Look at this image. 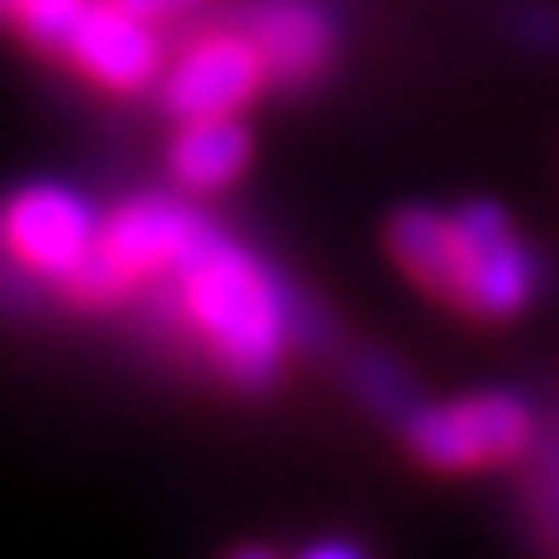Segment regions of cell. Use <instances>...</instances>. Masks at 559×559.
Masks as SVG:
<instances>
[{"label":"cell","instance_id":"10","mask_svg":"<svg viewBox=\"0 0 559 559\" xmlns=\"http://www.w3.org/2000/svg\"><path fill=\"white\" fill-rule=\"evenodd\" d=\"M528 519L544 528V539L559 544V425H555L549 456H544V466L528 481Z\"/></svg>","mask_w":559,"mask_h":559},{"label":"cell","instance_id":"4","mask_svg":"<svg viewBox=\"0 0 559 559\" xmlns=\"http://www.w3.org/2000/svg\"><path fill=\"white\" fill-rule=\"evenodd\" d=\"M99 243V218L62 187H26L0 207V264L68 285Z\"/></svg>","mask_w":559,"mask_h":559},{"label":"cell","instance_id":"12","mask_svg":"<svg viewBox=\"0 0 559 559\" xmlns=\"http://www.w3.org/2000/svg\"><path fill=\"white\" fill-rule=\"evenodd\" d=\"M0 16H5V11H0Z\"/></svg>","mask_w":559,"mask_h":559},{"label":"cell","instance_id":"2","mask_svg":"<svg viewBox=\"0 0 559 559\" xmlns=\"http://www.w3.org/2000/svg\"><path fill=\"white\" fill-rule=\"evenodd\" d=\"M404 436L409 451L436 472H477L528 456L539 440V415L519 394H466L415 409L404 419Z\"/></svg>","mask_w":559,"mask_h":559},{"label":"cell","instance_id":"3","mask_svg":"<svg viewBox=\"0 0 559 559\" xmlns=\"http://www.w3.org/2000/svg\"><path fill=\"white\" fill-rule=\"evenodd\" d=\"M451 223H456V280L445 300L492 321L523 311L534 296L539 264L528 254V243L513 234V223L492 202H466L451 213Z\"/></svg>","mask_w":559,"mask_h":559},{"label":"cell","instance_id":"1","mask_svg":"<svg viewBox=\"0 0 559 559\" xmlns=\"http://www.w3.org/2000/svg\"><path fill=\"white\" fill-rule=\"evenodd\" d=\"M177 317L234 383H270L290 353V296L218 228L177 270Z\"/></svg>","mask_w":559,"mask_h":559},{"label":"cell","instance_id":"11","mask_svg":"<svg viewBox=\"0 0 559 559\" xmlns=\"http://www.w3.org/2000/svg\"><path fill=\"white\" fill-rule=\"evenodd\" d=\"M120 5H130V11L145 21H171V16H181V11H192L198 0H120Z\"/></svg>","mask_w":559,"mask_h":559},{"label":"cell","instance_id":"9","mask_svg":"<svg viewBox=\"0 0 559 559\" xmlns=\"http://www.w3.org/2000/svg\"><path fill=\"white\" fill-rule=\"evenodd\" d=\"M389 249L409 280L430 296H451L456 280V223L451 213H430V207H409L389 228Z\"/></svg>","mask_w":559,"mask_h":559},{"label":"cell","instance_id":"5","mask_svg":"<svg viewBox=\"0 0 559 559\" xmlns=\"http://www.w3.org/2000/svg\"><path fill=\"white\" fill-rule=\"evenodd\" d=\"M260 83H270L260 41L249 32H218L181 52V62L166 73L160 99L177 120H213V115H239L260 94Z\"/></svg>","mask_w":559,"mask_h":559},{"label":"cell","instance_id":"7","mask_svg":"<svg viewBox=\"0 0 559 559\" xmlns=\"http://www.w3.org/2000/svg\"><path fill=\"white\" fill-rule=\"evenodd\" d=\"M243 32L260 41L275 83L311 79L321 62L332 58V26H326V16H321L311 0H260L249 11Z\"/></svg>","mask_w":559,"mask_h":559},{"label":"cell","instance_id":"6","mask_svg":"<svg viewBox=\"0 0 559 559\" xmlns=\"http://www.w3.org/2000/svg\"><path fill=\"white\" fill-rule=\"evenodd\" d=\"M62 58L73 62L83 79L99 83V88L135 94V88H145V83L156 79V68H160L156 21L135 16L120 0H94L83 11L79 32H73Z\"/></svg>","mask_w":559,"mask_h":559},{"label":"cell","instance_id":"8","mask_svg":"<svg viewBox=\"0 0 559 559\" xmlns=\"http://www.w3.org/2000/svg\"><path fill=\"white\" fill-rule=\"evenodd\" d=\"M249 166V135H243L234 115H213V120H181L171 140V177L187 192H218Z\"/></svg>","mask_w":559,"mask_h":559}]
</instances>
